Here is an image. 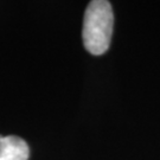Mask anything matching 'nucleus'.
Returning <instances> with one entry per match:
<instances>
[{
  "label": "nucleus",
  "mask_w": 160,
  "mask_h": 160,
  "mask_svg": "<svg viewBox=\"0 0 160 160\" xmlns=\"http://www.w3.org/2000/svg\"><path fill=\"white\" fill-rule=\"evenodd\" d=\"M114 28V13L107 0H92L87 6L82 38L88 52L100 56L107 52Z\"/></svg>",
  "instance_id": "obj_1"
},
{
  "label": "nucleus",
  "mask_w": 160,
  "mask_h": 160,
  "mask_svg": "<svg viewBox=\"0 0 160 160\" xmlns=\"http://www.w3.org/2000/svg\"><path fill=\"white\" fill-rule=\"evenodd\" d=\"M30 149L22 138L0 135V160H29Z\"/></svg>",
  "instance_id": "obj_2"
}]
</instances>
